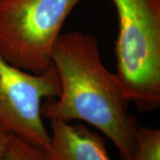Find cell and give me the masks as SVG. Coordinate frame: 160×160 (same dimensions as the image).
<instances>
[{
  "mask_svg": "<svg viewBox=\"0 0 160 160\" xmlns=\"http://www.w3.org/2000/svg\"><path fill=\"white\" fill-rule=\"evenodd\" d=\"M118 12L116 77L141 111L160 106V0H111Z\"/></svg>",
  "mask_w": 160,
  "mask_h": 160,
  "instance_id": "cell-2",
  "label": "cell"
},
{
  "mask_svg": "<svg viewBox=\"0 0 160 160\" xmlns=\"http://www.w3.org/2000/svg\"><path fill=\"white\" fill-rule=\"evenodd\" d=\"M10 134H11L10 132H8L0 125V160L3 159V157L5 155Z\"/></svg>",
  "mask_w": 160,
  "mask_h": 160,
  "instance_id": "cell-8",
  "label": "cell"
},
{
  "mask_svg": "<svg viewBox=\"0 0 160 160\" xmlns=\"http://www.w3.org/2000/svg\"><path fill=\"white\" fill-rule=\"evenodd\" d=\"M50 142L44 150L48 160H111L98 132L62 120H50Z\"/></svg>",
  "mask_w": 160,
  "mask_h": 160,
  "instance_id": "cell-5",
  "label": "cell"
},
{
  "mask_svg": "<svg viewBox=\"0 0 160 160\" xmlns=\"http://www.w3.org/2000/svg\"><path fill=\"white\" fill-rule=\"evenodd\" d=\"M82 0H0V54L34 74L52 67L65 20Z\"/></svg>",
  "mask_w": 160,
  "mask_h": 160,
  "instance_id": "cell-3",
  "label": "cell"
},
{
  "mask_svg": "<svg viewBox=\"0 0 160 160\" xmlns=\"http://www.w3.org/2000/svg\"><path fill=\"white\" fill-rule=\"evenodd\" d=\"M60 92L53 66L34 74L13 66L0 54V125L8 132L47 149L50 134L43 123L41 106Z\"/></svg>",
  "mask_w": 160,
  "mask_h": 160,
  "instance_id": "cell-4",
  "label": "cell"
},
{
  "mask_svg": "<svg viewBox=\"0 0 160 160\" xmlns=\"http://www.w3.org/2000/svg\"><path fill=\"white\" fill-rule=\"evenodd\" d=\"M52 62L61 92L42 103L43 118L88 123L112 142L121 160H132L138 121L116 75L103 63L97 38L78 30L61 34Z\"/></svg>",
  "mask_w": 160,
  "mask_h": 160,
  "instance_id": "cell-1",
  "label": "cell"
},
{
  "mask_svg": "<svg viewBox=\"0 0 160 160\" xmlns=\"http://www.w3.org/2000/svg\"><path fill=\"white\" fill-rule=\"evenodd\" d=\"M132 160H160V130L138 126Z\"/></svg>",
  "mask_w": 160,
  "mask_h": 160,
  "instance_id": "cell-6",
  "label": "cell"
},
{
  "mask_svg": "<svg viewBox=\"0 0 160 160\" xmlns=\"http://www.w3.org/2000/svg\"><path fill=\"white\" fill-rule=\"evenodd\" d=\"M2 160L48 159L42 148L11 133Z\"/></svg>",
  "mask_w": 160,
  "mask_h": 160,
  "instance_id": "cell-7",
  "label": "cell"
}]
</instances>
